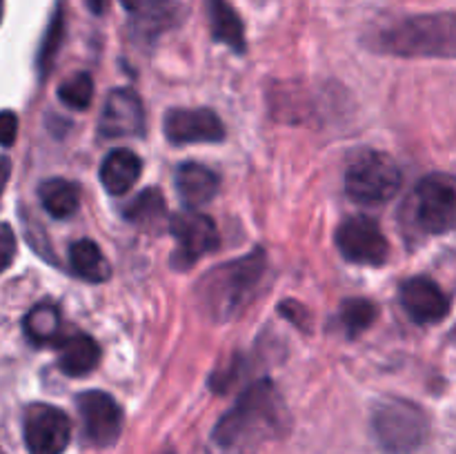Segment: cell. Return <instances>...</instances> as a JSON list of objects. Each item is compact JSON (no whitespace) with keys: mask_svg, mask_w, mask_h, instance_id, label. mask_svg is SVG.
Returning a JSON list of instances; mask_svg holds the SVG:
<instances>
[{"mask_svg":"<svg viewBox=\"0 0 456 454\" xmlns=\"http://www.w3.org/2000/svg\"><path fill=\"white\" fill-rule=\"evenodd\" d=\"M69 265L76 276L89 283H105L111 276V267L94 240L80 239L69 247Z\"/></svg>","mask_w":456,"mask_h":454,"instance_id":"obj_18","label":"cell"},{"mask_svg":"<svg viewBox=\"0 0 456 454\" xmlns=\"http://www.w3.org/2000/svg\"><path fill=\"white\" fill-rule=\"evenodd\" d=\"M9 176H12V160H9L7 156H0V194H3L4 187H7Z\"/></svg>","mask_w":456,"mask_h":454,"instance_id":"obj_28","label":"cell"},{"mask_svg":"<svg viewBox=\"0 0 456 454\" xmlns=\"http://www.w3.org/2000/svg\"><path fill=\"white\" fill-rule=\"evenodd\" d=\"M401 169L392 156L368 151L359 156L346 172V191L359 205H383L401 190Z\"/></svg>","mask_w":456,"mask_h":454,"instance_id":"obj_5","label":"cell"},{"mask_svg":"<svg viewBox=\"0 0 456 454\" xmlns=\"http://www.w3.org/2000/svg\"><path fill=\"white\" fill-rule=\"evenodd\" d=\"M125 218L134 225H138L141 230H160L167 218V203H165V196L160 194V190H150L141 191L132 203L125 207Z\"/></svg>","mask_w":456,"mask_h":454,"instance_id":"obj_19","label":"cell"},{"mask_svg":"<svg viewBox=\"0 0 456 454\" xmlns=\"http://www.w3.org/2000/svg\"><path fill=\"white\" fill-rule=\"evenodd\" d=\"M22 328L34 345H47L61 332V312L52 303H38L27 312Z\"/></svg>","mask_w":456,"mask_h":454,"instance_id":"obj_21","label":"cell"},{"mask_svg":"<svg viewBox=\"0 0 456 454\" xmlns=\"http://www.w3.org/2000/svg\"><path fill=\"white\" fill-rule=\"evenodd\" d=\"M288 412L272 381H256L236 399L234 408L214 427V443L225 452H249L258 443L281 436Z\"/></svg>","mask_w":456,"mask_h":454,"instance_id":"obj_1","label":"cell"},{"mask_svg":"<svg viewBox=\"0 0 456 454\" xmlns=\"http://www.w3.org/2000/svg\"><path fill=\"white\" fill-rule=\"evenodd\" d=\"M101 361V345L87 334H74L58 347V368L67 377H85Z\"/></svg>","mask_w":456,"mask_h":454,"instance_id":"obj_16","label":"cell"},{"mask_svg":"<svg viewBox=\"0 0 456 454\" xmlns=\"http://www.w3.org/2000/svg\"><path fill=\"white\" fill-rule=\"evenodd\" d=\"M163 454H174V452H163Z\"/></svg>","mask_w":456,"mask_h":454,"instance_id":"obj_32","label":"cell"},{"mask_svg":"<svg viewBox=\"0 0 456 454\" xmlns=\"http://www.w3.org/2000/svg\"><path fill=\"white\" fill-rule=\"evenodd\" d=\"M377 47L403 58H456V13H419L386 27Z\"/></svg>","mask_w":456,"mask_h":454,"instance_id":"obj_3","label":"cell"},{"mask_svg":"<svg viewBox=\"0 0 456 454\" xmlns=\"http://www.w3.org/2000/svg\"><path fill=\"white\" fill-rule=\"evenodd\" d=\"M414 221L426 234H445L456 227V176L428 174L414 190Z\"/></svg>","mask_w":456,"mask_h":454,"instance_id":"obj_6","label":"cell"},{"mask_svg":"<svg viewBox=\"0 0 456 454\" xmlns=\"http://www.w3.org/2000/svg\"><path fill=\"white\" fill-rule=\"evenodd\" d=\"M3 13H4V0H0V22H3Z\"/></svg>","mask_w":456,"mask_h":454,"instance_id":"obj_31","label":"cell"},{"mask_svg":"<svg viewBox=\"0 0 456 454\" xmlns=\"http://www.w3.org/2000/svg\"><path fill=\"white\" fill-rule=\"evenodd\" d=\"M165 136L172 145L221 142L225 127L212 109H172L165 116Z\"/></svg>","mask_w":456,"mask_h":454,"instance_id":"obj_11","label":"cell"},{"mask_svg":"<svg viewBox=\"0 0 456 454\" xmlns=\"http://www.w3.org/2000/svg\"><path fill=\"white\" fill-rule=\"evenodd\" d=\"M337 247L343 258L359 265H383L390 256V243L377 221L352 216L337 230Z\"/></svg>","mask_w":456,"mask_h":454,"instance_id":"obj_9","label":"cell"},{"mask_svg":"<svg viewBox=\"0 0 456 454\" xmlns=\"http://www.w3.org/2000/svg\"><path fill=\"white\" fill-rule=\"evenodd\" d=\"M209 16V27L216 43L227 45L236 53H243L248 43H245V27L236 9L227 0H205Z\"/></svg>","mask_w":456,"mask_h":454,"instance_id":"obj_17","label":"cell"},{"mask_svg":"<svg viewBox=\"0 0 456 454\" xmlns=\"http://www.w3.org/2000/svg\"><path fill=\"white\" fill-rule=\"evenodd\" d=\"M123 3L125 9H129V12H136L138 7H141V0H120Z\"/></svg>","mask_w":456,"mask_h":454,"instance_id":"obj_30","label":"cell"},{"mask_svg":"<svg viewBox=\"0 0 456 454\" xmlns=\"http://www.w3.org/2000/svg\"><path fill=\"white\" fill-rule=\"evenodd\" d=\"M145 129L142 102L132 89H114L110 92L102 109L98 134L102 138H127L138 136Z\"/></svg>","mask_w":456,"mask_h":454,"instance_id":"obj_13","label":"cell"},{"mask_svg":"<svg viewBox=\"0 0 456 454\" xmlns=\"http://www.w3.org/2000/svg\"><path fill=\"white\" fill-rule=\"evenodd\" d=\"M265 267L267 258L263 249H254L248 256L214 267L196 288L200 312L216 323L234 319L254 296Z\"/></svg>","mask_w":456,"mask_h":454,"instance_id":"obj_2","label":"cell"},{"mask_svg":"<svg viewBox=\"0 0 456 454\" xmlns=\"http://www.w3.org/2000/svg\"><path fill=\"white\" fill-rule=\"evenodd\" d=\"M85 4H87V9L94 13V16H102V13L107 12L110 0H85Z\"/></svg>","mask_w":456,"mask_h":454,"instance_id":"obj_29","label":"cell"},{"mask_svg":"<svg viewBox=\"0 0 456 454\" xmlns=\"http://www.w3.org/2000/svg\"><path fill=\"white\" fill-rule=\"evenodd\" d=\"M377 319V305L368 298H347L341 305V323L350 336H359Z\"/></svg>","mask_w":456,"mask_h":454,"instance_id":"obj_23","label":"cell"},{"mask_svg":"<svg viewBox=\"0 0 456 454\" xmlns=\"http://www.w3.org/2000/svg\"><path fill=\"white\" fill-rule=\"evenodd\" d=\"M78 414L83 418L85 436L96 448H110L123 432V412L114 396L101 390H89L76 399Z\"/></svg>","mask_w":456,"mask_h":454,"instance_id":"obj_10","label":"cell"},{"mask_svg":"<svg viewBox=\"0 0 456 454\" xmlns=\"http://www.w3.org/2000/svg\"><path fill=\"white\" fill-rule=\"evenodd\" d=\"M16 134H18V116L9 109L0 111V145L3 147L13 145Z\"/></svg>","mask_w":456,"mask_h":454,"instance_id":"obj_27","label":"cell"},{"mask_svg":"<svg viewBox=\"0 0 456 454\" xmlns=\"http://www.w3.org/2000/svg\"><path fill=\"white\" fill-rule=\"evenodd\" d=\"M62 34H65V18H62V9L58 7L56 12H53L52 22H49L47 34H45L43 38V45H40V52H38L40 76H47L49 69H52L53 58H56L58 49H61Z\"/></svg>","mask_w":456,"mask_h":454,"instance_id":"obj_25","label":"cell"},{"mask_svg":"<svg viewBox=\"0 0 456 454\" xmlns=\"http://www.w3.org/2000/svg\"><path fill=\"white\" fill-rule=\"evenodd\" d=\"M399 298L410 319L419 325L439 323L450 314V298L435 280L426 279V276H412V279L403 280Z\"/></svg>","mask_w":456,"mask_h":454,"instance_id":"obj_12","label":"cell"},{"mask_svg":"<svg viewBox=\"0 0 456 454\" xmlns=\"http://www.w3.org/2000/svg\"><path fill=\"white\" fill-rule=\"evenodd\" d=\"M169 231L178 243L176 252L172 254V265L176 270H190L196 261L208 256L221 243L216 223L196 209H185L169 218Z\"/></svg>","mask_w":456,"mask_h":454,"instance_id":"obj_7","label":"cell"},{"mask_svg":"<svg viewBox=\"0 0 456 454\" xmlns=\"http://www.w3.org/2000/svg\"><path fill=\"white\" fill-rule=\"evenodd\" d=\"M38 199L53 218H69L78 209L80 194L74 182L65 178H49L38 187Z\"/></svg>","mask_w":456,"mask_h":454,"instance_id":"obj_20","label":"cell"},{"mask_svg":"<svg viewBox=\"0 0 456 454\" xmlns=\"http://www.w3.org/2000/svg\"><path fill=\"white\" fill-rule=\"evenodd\" d=\"M136 20H134V29L142 38H154L156 34L165 29L172 22V3L169 0H147V4H141Z\"/></svg>","mask_w":456,"mask_h":454,"instance_id":"obj_22","label":"cell"},{"mask_svg":"<svg viewBox=\"0 0 456 454\" xmlns=\"http://www.w3.org/2000/svg\"><path fill=\"white\" fill-rule=\"evenodd\" d=\"M58 98L65 102L71 109H87L92 105L94 98V80L92 76L80 71V74L71 76L65 83L58 87Z\"/></svg>","mask_w":456,"mask_h":454,"instance_id":"obj_24","label":"cell"},{"mask_svg":"<svg viewBox=\"0 0 456 454\" xmlns=\"http://www.w3.org/2000/svg\"><path fill=\"white\" fill-rule=\"evenodd\" d=\"M22 432L29 454H62L69 445L71 423L61 408L34 403L25 409Z\"/></svg>","mask_w":456,"mask_h":454,"instance_id":"obj_8","label":"cell"},{"mask_svg":"<svg viewBox=\"0 0 456 454\" xmlns=\"http://www.w3.org/2000/svg\"><path fill=\"white\" fill-rule=\"evenodd\" d=\"M142 163L132 150H111L101 165V182L111 196L127 194L141 176Z\"/></svg>","mask_w":456,"mask_h":454,"instance_id":"obj_15","label":"cell"},{"mask_svg":"<svg viewBox=\"0 0 456 454\" xmlns=\"http://www.w3.org/2000/svg\"><path fill=\"white\" fill-rule=\"evenodd\" d=\"M372 430L386 452L412 454L428 439L430 421L417 403L390 396L374 408Z\"/></svg>","mask_w":456,"mask_h":454,"instance_id":"obj_4","label":"cell"},{"mask_svg":"<svg viewBox=\"0 0 456 454\" xmlns=\"http://www.w3.org/2000/svg\"><path fill=\"white\" fill-rule=\"evenodd\" d=\"M16 256V234L7 223H0V274L7 270Z\"/></svg>","mask_w":456,"mask_h":454,"instance_id":"obj_26","label":"cell"},{"mask_svg":"<svg viewBox=\"0 0 456 454\" xmlns=\"http://www.w3.org/2000/svg\"><path fill=\"white\" fill-rule=\"evenodd\" d=\"M221 181L209 167L200 163H183L176 169V190L187 209L208 205L216 196Z\"/></svg>","mask_w":456,"mask_h":454,"instance_id":"obj_14","label":"cell"}]
</instances>
